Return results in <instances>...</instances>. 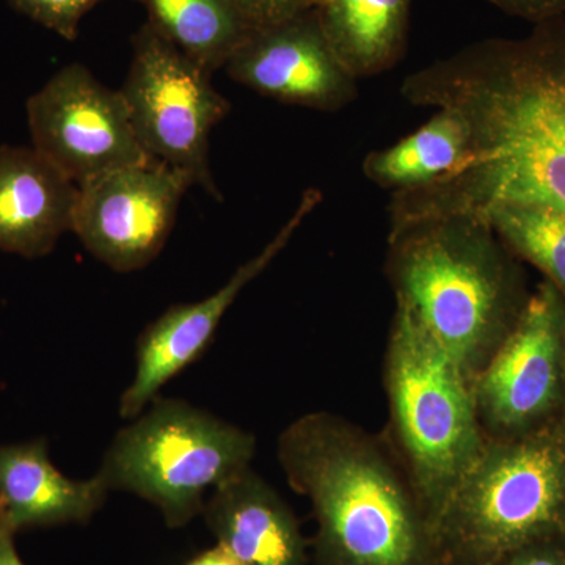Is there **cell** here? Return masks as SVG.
<instances>
[{
    "mask_svg": "<svg viewBox=\"0 0 565 565\" xmlns=\"http://www.w3.org/2000/svg\"><path fill=\"white\" fill-rule=\"evenodd\" d=\"M492 565H565V546L561 539L533 542L505 553Z\"/></svg>",
    "mask_w": 565,
    "mask_h": 565,
    "instance_id": "cell-22",
    "label": "cell"
},
{
    "mask_svg": "<svg viewBox=\"0 0 565 565\" xmlns=\"http://www.w3.org/2000/svg\"><path fill=\"white\" fill-rule=\"evenodd\" d=\"M128 77L120 88L137 140L154 161L184 174L222 200L211 172V132L230 114L212 73L145 24L132 41Z\"/></svg>",
    "mask_w": 565,
    "mask_h": 565,
    "instance_id": "cell-7",
    "label": "cell"
},
{
    "mask_svg": "<svg viewBox=\"0 0 565 565\" xmlns=\"http://www.w3.org/2000/svg\"><path fill=\"white\" fill-rule=\"evenodd\" d=\"M321 0H233L237 13L250 31L269 28L315 10Z\"/></svg>",
    "mask_w": 565,
    "mask_h": 565,
    "instance_id": "cell-21",
    "label": "cell"
},
{
    "mask_svg": "<svg viewBox=\"0 0 565 565\" xmlns=\"http://www.w3.org/2000/svg\"><path fill=\"white\" fill-rule=\"evenodd\" d=\"M25 110L32 147L74 184L154 161L137 140L121 92L81 63L55 73Z\"/></svg>",
    "mask_w": 565,
    "mask_h": 565,
    "instance_id": "cell-9",
    "label": "cell"
},
{
    "mask_svg": "<svg viewBox=\"0 0 565 565\" xmlns=\"http://www.w3.org/2000/svg\"><path fill=\"white\" fill-rule=\"evenodd\" d=\"M561 541H563V544H564V546H565V535H564V537H563V539H561Z\"/></svg>",
    "mask_w": 565,
    "mask_h": 565,
    "instance_id": "cell-27",
    "label": "cell"
},
{
    "mask_svg": "<svg viewBox=\"0 0 565 565\" xmlns=\"http://www.w3.org/2000/svg\"><path fill=\"white\" fill-rule=\"evenodd\" d=\"M475 158L470 125L455 110L440 109L411 136L370 152L363 161L367 180L388 191L424 188L448 177Z\"/></svg>",
    "mask_w": 565,
    "mask_h": 565,
    "instance_id": "cell-17",
    "label": "cell"
},
{
    "mask_svg": "<svg viewBox=\"0 0 565 565\" xmlns=\"http://www.w3.org/2000/svg\"><path fill=\"white\" fill-rule=\"evenodd\" d=\"M565 68V17L535 24L476 66L457 109L476 156L448 177L394 192L390 223L426 215H478L493 203L544 204L565 212V134L546 110Z\"/></svg>",
    "mask_w": 565,
    "mask_h": 565,
    "instance_id": "cell-1",
    "label": "cell"
},
{
    "mask_svg": "<svg viewBox=\"0 0 565 565\" xmlns=\"http://www.w3.org/2000/svg\"><path fill=\"white\" fill-rule=\"evenodd\" d=\"M102 0H10L11 7L65 40H76L82 18Z\"/></svg>",
    "mask_w": 565,
    "mask_h": 565,
    "instance_id": "cell-20",
    "label": "cell"
},
{
    "mask_svg": "<svg viewBox=\"0 0 565 565\" xmlns=\"http://www.w3.org/2000/svg\"><path fill=\"white\" fill-rule=\"evenodd\" d=\"M498 9L539 24L553 18L565 17V0H489Z\"/></svg>",
    "mask_w": 565,
    "mask_h": 565,
    "instance_id": "cell-23",
    "label": "cell"
},
{
    "mask_svg": "<svg viewBox=\"0 0 565 565\" xmlns=\"http://www.w3.org/2000/svg\"><path fill=\"white\" fill-rule=\"evenodd\" d=\"M202 514L217 545L239 565H308L292 509L252 467L215 487Z\"/></svg>",
    "mask_w": 565,
    "mask_h": 565,
    "instance_id": "cell-14",
    "label": "cell"
},
{
    "mask_svg": "<svg viewBox=\"0 0 565 565\" xmlns=\"http://www.w3.org/2000/svg\"><path fill=\"white\" fill-rule=\"evenodd\" d=\"M546 110H548L552 121L565 134V70L550 88Z\"/></svg>",
    "mask_w": 565,
    "mask_h": 565,
    "instance_id": "cell-24",
    "label": "cell"
},
{
    "mask_svg": "<svg viewBox=\"0 0 565 565\" xmlns=\"http://www.w3.org/2000/svg\"><path fill=\"white\" fill-rule=\"evenodd\" d=\"M390 225L386 277L396 310L475 382L530 300L519 258L478 215H426Z\"/></svg>",
    "mask_w": 565,
    "mask_h": 565,
    "instance_id": "cell-3",
    "label": "cell"
},
{
    "mask_svg": "<svg viewBox=\"0 0 565 565\" xmlns=\"http://www.w3.org/2000/svg\"><path fill=\"white\" fill-rule=\"evenodd\" d=\"M321 202L322 193L318 189L305 191L299 206L274 239L241 266L217 292L196 303L173 305L147 327L137 341L136 375L120 399L122 418L141 415L167 382L203 355L241 291L285 250L305 218Z\"/></svg>",
    "mask_w": 565,
    "mask_h": 565,
    "instance_id": "cell-12",
    "label": "cell"
},
{
    "mask_svg": "<svg viewBox=\"0 0 565 565\" xmlns=\"http://www.w3.org/2000/svg\"><path fill=\"white\" fill-rule=\"evenodd\" d=\"M0 565H25L14 546V534L0 526Z\"/></svg>",
    "mask_w": 565,
    "mask_h": 565,
    "instance_id": "cell-25",
    "label": "cell"
},
{
    "mask_svg": "<svg viewBox=\"0 0 565 565\" xmlns=\"http://www.w3.org/2000/svg\"><path fill=\"white\" fill-rule=\"evenodd\" d=\"M564 535L565 414L522 437L487 440L433 526L440 565H492Z\"/></svg>",
    "mask_w": 565,
    "mask_h": 565,
    "instance_id": "cell-5",
    "label": "cell"
},
{
    "mask_svg": "<svg viewBox=\"0 0 565 565\" xmlns=\"http://www.w3.org/2000/svg\"><path fill=\"white\" fill-rule=\"evenodd\" d=\"M77 188L71 232L110 269L134 273L162 252L192 184L172 167L150 161L104 173Z\"/></svg>",
    "mask_w": 565,
    "mask_h": 565,
    "instance_id": "cell-10",
    "label": "cell"
},
{
    "mask_svg": "<svg viewBox=\"0 0 565 565\" xmlns=\"http://www.w3.org/2000/svg\"><path fill=\"white\" fill-rule=\"evenodd\" d=\"M473 392L487 440L522 437L565 414V300L552 282L531 291Z\"/></svg>",
    "mask_w": 565,
    "mask_h": 565,
    "instance_id": "cell-8",
    "label": "cell"
},
{
    "mask_svg": "<svg viewBox=\"0 0 565 565\" xmlns=\"http://www.w3.org/2000/svg\"><path fill=\"white\" fill-rule=\"evenodd\" d=\"M188 565H239L221 546L207 550L196 557H193Z\"/></svg>",
    "mask_w": 565,
    "mask_h": 565,
    "instance_id": "cell-26",
    "label": "cell"
},
{
    "mask_svg": "<svg viewBox=\"0 0 565 565\" xmlns=\"http://www.w3.org/2000/svg\"><path fill=\"white\" fill-rule=\"evenodd\" d=\"M385 438L430 531L487 445L475 382L414 321L394 311L385 353Z\"/></svg>",
    "mask_w": 565,
    "mask_h": 565,
    "instance_id": "cell-4",
    "label": "cell"
},
{
    "mask_svg": "<svg viewBox=\"0 0 565 565\" xmlns=\"http://www.w3.org/2000/svg\"><path fill=\"white\" fill-rule=\"evenodd\" d=\"M109 487L93 476L73 481L47 455L44 440L0 446V526L17 534L32 527L87 523Z\"/></svg>",
    "mask_w": 565,
    "mask_h": 565,
    "instance_id": "cell-15",
    "label": "cell"
},
{
    "mask_svg": "<svg viewBox=\"0 0 565 565\" xmlns=\"http://www.w3.org/2000/svg\"><path fill=\"white\" fill-rule=\"evenodd\" d=\"M225 68L237 84L307 109L338 111L359 95L355 77L334 54L315 10L250 31Z\"/></svg>",
    "mask_w": 565,
    "mask_h": 565,
    "instance_id": "cell-11",
    "label": "cell"
},
{
    "mask_svg": "<svg viewBox=\"0 0 565 565\" xmlns=\"http://www.w3.org/2000/svg\"><path fill=\"white\" fill-rule=\"evenodd\" d=\"M516 258L533 264L565 300V212L534 203H493L479 212Z\"/></svg>",
    "mask_w": 565,
    "mask_h": 565,
    "instance_id": "cell-19",
    "label": "cell"
},
{
    "mask_svg": "<svg viewBox=\"0 0 565 565\" xmlns=\"http://www.w3.org/2000/svg\"><path fill=\"white\" fill-rule=\"evenodd\" d=\"M255 437L193 405L152 401L111 441L98 476L109 490L143 498L170 527L202 514L204 493L250 468Z\"/></svg>",
    "mask_w": 565,
    "mask_h": 565,
    "instance_id": "cell-6",
    "label": "cell"
},
{
    "mask_svg": "<svg viewBox=\"0 0 565 565\" xmlns=\"http://www.w3.org/2000/svg\"><path fill=\"white\" fill-rule=\"evenodd\" d=\"M277 457L313 508L315 565H440L433 531L385 435L313 412L280 434Z\"/></svg>",
    "mask_w": 565,
    "mask_h": 565,
    "instance_id": "cell-2",
    "label": "cell"
},
{
    "mask_svg": "<svg viewBox=\"0 0 565 565\" xmlns=\"http://www.w3.org/2000/svg\"><path fill=\"white\" fill-rule=\"evenodd\" d=\"M162 39L204 70L225 68L233 52L247 39L233 0H139Z\"/></svg>",
    "mask_w": 565,
    "mask_h": 565,
    "instance_id": "cell-18",
    "label": "cell"
},
{
    "mask_svg": "<svg viewBox=\"0 0 565 565\" xmlns=\"http://www.w3.org/2000/svg\"><path fill=\"white\" fill-rule=\"evenodd\" d=\"M412 0H321L323 35L355 79L377 76L404 57Z\"/></svg>",
    "mask_w": 565,
    "mask_h": 565,
    "instance_id": "cell-16",
    "label": "cell"
},
{
    "mask_svg": "<svg viewBox=\"0 0 565 565\" xmlns=\"http://www.w3.org/2000/svg\"><path fill=\"white\" fill-rule=\"evenodd\" d=\"M79 188L35 148L0 147V252L40 258L73 228Z\"/></svg>",
    "mask_w": 565,
    "mask_h": 565,
    "instance_id": "cell-13",
    "label": "cell"
}]
</instances>
